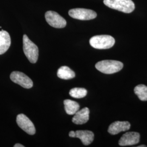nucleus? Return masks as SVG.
<instances>
[{"label":"nucleus","mask_w":147,"mask_h":147,"mask_svg":"<svg viewBox=\"0 0 147 147\" xmlns=\"http://www.w3.org/2000/svg\"><path fill=\"white\" fill-rule=\"evenodd\" d=\"M11 44L9 34L5 31H0V55H2L8 50Z\"/></svg>","instance_id":"nucleus-13"},{"label":"nucleus","mask_w":147,"mask_h":147,"mask_svg":"<svg viewBox=\"0 0 147 147\" xmlns=\"http://www.w3.org/2000/svg\"><path fill=\"white\" fill-rule=\"evenodd\" d=\"M95 68L99 71L106 74L116 73L123 68V64L115 60H104L95 64Z\"/></svg>","instance_id":"nucleus-2"},{"label":"nucleus","mask_w":147,"mask_h":147,"mask_svg":"<svg viewBox=\"0 0 147 147\" xmlns=\"http://www.w3.org/2000/svg\"><path fill=\"white\" fill-rule=\"evenodd\" d=\"M89 43L96 49H108L114 45L115 39L109 35L95 36L90 39Z\"/></svg>","instance_id":"nucleus-3"},{"label":"nucleus","mask_w":147,"mask_h":147,"mask_svg":"<svg viewBox=\"0 0 147 147\" xmlns=\"http://www.w3.org/2000/svg\"><path fill=\"white\" fill-rule=\"evenodd\" d=\"M16 123L27 134L33 135L36 133V128L32 121L24 114H19L16 117Z\"/></svg>","instance_id":"nucleus-8"},{"label":"nucleus","mask_w":147,"mask_h":147,"mask_svg":"<svg viewBox=\"0 0 147 147\" xmlns=\"http://www.w3.org/2000/svg\"><path fill=\"white\" fill-rule=\"evenodd\" d=\"M23 50L25 56L31 63L37 62L39 55L38 47L26 34H24L23 36Z\"/></svg>","instance_id":"nucleus-4"},{"label":"nucleus","mask_w":147,"mask_h":147,"mask_svg":"<svg viewBox=\"0 0 147 147\" xmlns=\"http://www.w3.org/2000/svg\"><path fill=\"white\" fill-rule=\"evenodd\" d=\"M134 92L141 101H147V86L144 84L137 85L134 88Z\"/></svg>","instance_id":"nucleus-16"},{"label":"nucleus","mask_w":147,"mask_h":147,"mask_svg":"<svg viewBox=\"0 0 147 147\" xmlns=\"http://www.w3.org/2000/svg\"><path fill=\"white\" fill-rule=\"evenodd\" d=\"M72 137L78 138L84 145L88 146L93 141L94 134L89 130H77L74 131Z\"/></svg>","instance_id":"nucleus-11"},{"label":"nucleus","mask_w":147,"mask_h":147,"mask_svg":"<svg viewBox=\"0 0 147 147\" xmlns=\"http://www.w3.org/2000/svg\"><path fill=\"white\" fill-rule=\"evenodd\" d=\"M87 94V90L83 88H74L69 92V94L74 98H82Z\"/></svg>","instance_id":"nucleus-17"},{"label":"nucleus","mask_w":147,"mask_h":147,"mask_svg":"<svg viewBox=\"0 0 147 147\" xmlns=\"http://www.w3.org/2000/svg\"><path fill=\"white\" fill-rule=\"evenodd\" d=\"M104 3L110 8L125 13H130L135 8L132 0H104Z\"/></svg>","instance_id":"nucleus-1"},{"label":"nucleus","mask_w":147,"mask_h":147,"mask_svg":"<svg viewBox=\"0 0 147 147\" xmlns=\"http://www.w3.org/2000/svg\"><path fill=\"white\" fill-rule=\"evenodd\" d=\"M89 109L84 107L81 110L78 111L72 118V121L74 124L81 125L86 123L89 118Z\"/></svg>","instance_id":"nucleus-12"},{"label":"nucleus","mask_w":147,"mask_h":147,"mask_svg":"<svg viewBox=\"0 0 147 147\" xmlns=\"http://www.w3.org/2000/svg\"><path fill=\"white\" fill-rule=\"evenodd\" d=\"M138 147H147V146H145V145H141V146H138Z\"/></svg>","instance_id":"nucleus-19"},{"label":"nucleus","mask_w":147,"mask_h":147,"mask_svg":"<svg viewBox=\"0 0 147 147\" xmlns=\"http://www.w3.org/2000/svg\"><path fill=\"white\" fill-rule=\"evenodd\" d=\"M45 16L47 23L53 27L62 28L65 27L67 25L66 20L55 11H47Z\"/></svg>","instance_id":"nucleus-6"},{"label":"nucleus","mask_w":147,"mask_h":147,"mask_svg":"<svg viewBox=\"0 0 147 147\" xmlns=\"http://www.w3.org/2000/svg\"><path fill=\"white\" fill-rule=\"evenodd\" d=\"M10 78L13 82L19 84L25 88L30 89L33 87V84L31 79L22 72L16 71L12 72Z\"/></svg>","instance_id":"nucleus-7"},{"label":"nucleus","mask_w":147,"mask_h":147,"mask_svg":"<svg viewBox=\"0 0 147 147\" xmlns=\"http://www.w3.org/2000/svg\"><path fill=\"white\" fill-rule=\"evenodd\" d=\"M57 76L63 80H69L75 77V73L68 67L62 66L58 69Z\"/></svg>","instance_id":"nucleus-15"},{"label":"nucleus","mask_w":147,"mask_h":147,"mask_svg":"<svg viewBox=\"0 0 147 147\" xmlns=\"http://www.w3.org/2000/svg\"><path fill=\"white\" fill-rule=\"evenodd\" d=\"M140 135L137 132H127L123 134L119 141L121 146H127L135 145L140 142Z\"/></svg>","instance_id":"nucleus-9"},{"label":"nucleus","mask_w":147,"mask_h":147,"mask_svg":"<svg viewBox=\"0 0 147 147\" xmlns=\"http://www.w3.org/2000/svg\"><path fill=\"white\" fill-rule=\"evenodd\" d=\"M64 109L66 113L69 115H74L79 110L80 105L79 104L73 100L67 99L64 101Z\"/></svg>","instance_id":"nucleus-14"},{"label":"nucleus","mask_w":147,"mask_h":147,"mask_svg":"<svg viewBox=\"0 0 147 147\" xmlns=\"http://www.w3.org/2000/svg\"><path fill=\"white\" fill-rule=\"evenodd\" d=\"M131 125L127 121H116L112 123L108 129V132L113 135H117L121 132L126 131L130 129Z\"/></svg>","instance_id":"nucleus-10"},{"label":"nucleus","mask_w":147,"mask_h":147,"mask_svg":"<svg viewBox=\"0 0 147 147\" xmlns=\"http://www.w3.org/2000/svg\"><path fill=\"white\" fill-rule=\"evenodd\" d=\"M69 15L74 19L89 20L95 19L97 14L94 11L84 8H74L69 11Z\"/></svg>","instance_id":"nucleus-5"},{"label":"nucleus","mask_w":147,"mask_h":147,"mask_svg":"<svg viewBox=\"0 0 147 147\" xmlns=\"http://www.w3.org/2000/svg\"><path fill=\"white\" fill-rule=\"evenodd\" d=\"M14 147H24L25 146H23V145H22L21 144H19V143H17V144H16L14 146Z\"/></svg>","instance_id":"nucleus-18"}]
</instances>
